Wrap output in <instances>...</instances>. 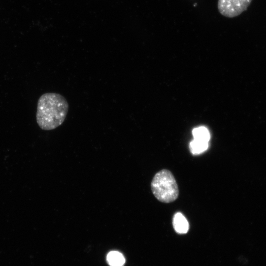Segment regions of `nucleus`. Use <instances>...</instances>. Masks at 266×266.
<instances>
[{
    "instance_id": "6",
    "label": "nucleus",
    "mask_w": 266,
    "mask_h": 266,
    "mask_svg": "<svg viewBox=\"0 0 266 266\" xmlns=\"http://www.w3.org/2000/svg\"><path fill=\"white\" fill-rule=\"evenodd\" d=\"M189 147L190 151L193 154H199L207 149L208 142L194 139L191 141Z\"/></svg>"
},
{
    "instance_id": "4",
    "label": "nucleus",
    "mask_w": 266,
    "mask_h": 266,
    "mask_svg": "<svg viewBox=\"0 0 266 266\" xmlns=\"http://www.w3.org/2000/svg\"><path fill=\"white\" fill-rule=\"evenodd\" d=\"M172 224L174 230L178 233L185 234L189 230V223L185 217L180 212H177L174 214Z\"/></svg>"
},
{
    "instance_id": "2",
    "label": "nucleus",
    "mask_w": 266,
    "mask_h": 266,
    "mask_svg": "<svg viewBox=\"0 0 266 266\" xmlns=\"http://www.w3.org/2000/svg\"><path fill=\"white\" fill-rule=\"evenodd\" d=\"M151 187L153 195L161 202H171L178 197L179 190L176 180L167 169H162L155 174Z\"/></svg>"
},
{
    "instance_id": "1",
    "label": "nucleus",
    "mask_w": 266,
    "mask_h": 266,
    "mask_svg": "<svg viewBox=\"0 0 266 266\" xmlns=\"http://www.w3.org/2000/svg\"><path fill=\"white\" fill-rule=\"evenodd\" d=\"M68 110V102L63 96L55 93H45L37 101V123L42 130H54L63 123Z\"/></svg>"
},
{
    "instance_id": "7",
    "label": "nucleus",
    "mask_w": 266,
    "mask_h": 266,
    "mask_svg": "<svg viewBox=\"0 0 266 266\" xmlns=\"http://www.w3.org/2000/svg\"><path fill=\"white\" fill-rule=\"evenodd\" d=\"M194 139L208 142L210 139V133L208 130L204 127H200L194 129L192 132Z\"/></svg>"
},
{
    "instance_id": "5",
    "label": "nucleus",
    "mask_w": 266,
    "mask_h": 266,
    "mask_svg": "<svg viewBox=\"0 0 266 266\" xmlns=\"http://www.w3.org/2000/svg\"><path fill=\"white\" fill-rule=\"evenodd\" d=\"M106 260L110 266H123L125 263L123 255L117 251L109 252L107 255Z\"/></svg>"
},
{
    "instance_id": "3",
    "label": "nucleus",
    "mask_w": 266,
    "mask_h": 266,
    "mask_svg": "<svg viewBox=\"0 0 266 266\" xmlns=\"http://www.w3.org/2000/svg\"><path fill=\"white\" fill-rule=\"evenodd\" d=\"M252 0H218L219 13L228 18H233L246 10Z\"/></svg>"
}]
</instances>
